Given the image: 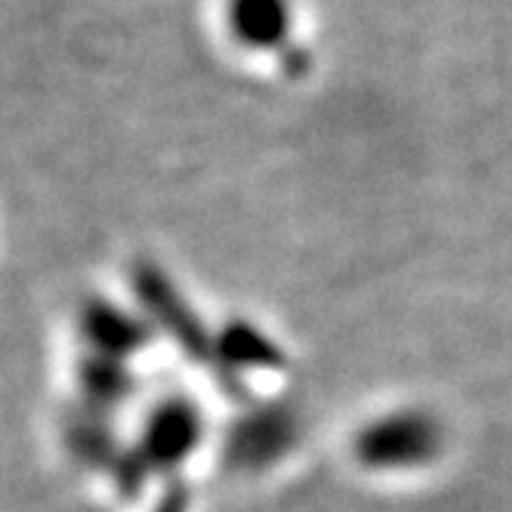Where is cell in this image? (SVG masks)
<instances>
[{
    "label": "cell",
    "mask_w": 512,
    "mask_h": 512,
    "mask_svg": "<svg viewBox=\"0 0 512 512\" xmlns=\"http://www.w3.org/2000/svg\"><path fill=\"white\" fill-rule=\"evenodd\" d=\"M226 31L238 47L272 50L290 28L287 0H226Z\"/></svg>",
    "instance_id": "cell-1"
}]
</instances>
